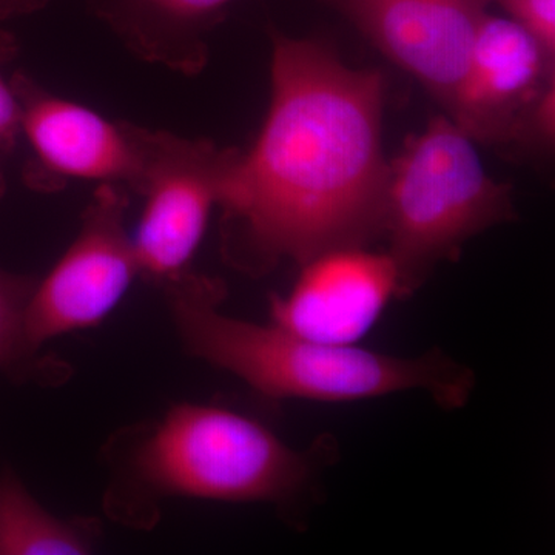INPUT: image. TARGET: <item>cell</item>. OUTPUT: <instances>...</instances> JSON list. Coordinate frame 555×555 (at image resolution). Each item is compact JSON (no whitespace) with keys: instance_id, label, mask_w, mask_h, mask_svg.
<instances>
[{"instance_id":"obj_1","label":"cell","mask_w":555,"mask_h":555,"mask_svg":"<svg viewBox=\"0 0 555 555\" xmlns=\"http://www.w3.org/2000/svg\"><path fill=\"white\" fill-rule=\"evenodd\" d=\"M383 102L382 73L347 67L313 40L273 35L268 118L248 152L238 150L219 203L233 266H305L383 236Z\"/></svg>"},{"instance_id":"obj_2","label":"cell","mask_w":555,"mask_h":555,"mask_svg":"<svg viewBox=\"0 0 555 555\" xmlns=\"http://www.w3.org/2000/svg\"><path fill=\"white\" fill-rule=\"evenodd\" d=\"M166 288L171 318L190 356L235 375L264 397L339 403L423 390L441 408L459 409L476 386L469 369L437 350L393 357L225 315L224 287L210 278L189 272Z\"/></svg>"},{"instance_id":"obj_3","label":"cell","mask_w":555,"mask_h":555,"mask_svg":"<svg viewBox=\"0 0 555 555\" xmlns=\"http://www.w3.org/2000/svg\"><path fill=\"white\" fill-rule=\"evenodd\" d=\"M112 485L113 514L138 521L170 496L286 503L315 476V459L257 420L210 404L182 403L142 430Z\"/></svg>"},{"instance_id":"obj_4","label":"cell","mask_w":555,"mask_h":555,"mask_svg":"<svg viewBox=\"0 0 555 555\" xmlns=\"http://www.w3.org/2000/svg\"><path fill=\"white\" fill-rule=\"evenodd\" d=\"M474 142L454 120L437 116L389 164L383 236L398 297L414 294L478 233L516 217L509 185L489 177Z\"/></svg>"},{"instance_id":"obj_5","label":"cell","mask_w":555,"mask_h":555,"mask_svg":"<svg viewBox=\"0 0 555 555\" xmlns=\"http://www.w3.org/2000/svg\"><path fill=\"white\" fill-rule=\"evenodd\" d=\"M236 155L206 139L141 129V167L131 188L144 198L131 233L139 275L164 286L188 275Z\"/></svg>"},{"instance_id":"obj_6","label":"cell","mask_w":555,"mask_h":555,"mask_svg":"<svg viewBox=\"0 0 555 555\" xmlns=\"http://www.w3.org/2000/svg\"><path fill=\"white\" fill-rule=\"evenodd\" d=\"M126 189L101 184L83 211L78 235L33 288L24 331L36 356L50 339L98 326L139 275L126 225Z\"/></svg>"},{"instance_id":"obj_7","label":"cell","mask_w":555,"mask_h":555,"mask_svg":"<svg viewBox=\"0 0 555 555\" xmlns=\"http://www.w3.org/2000/svg\"><path fill=\"white\" fill-rule=\"evenodd\" d=\"M554 56L520 25L486 14L449 115L473 141L554 137Z\"/></svg>"},{"instance_id":"obj_8","label":"cell","mask_w":555,"mask_h":555,"mask_svg":"<svg viewBox=\"0 0 555 555\" xmlns=\"http://www.w3.org/2000/svg\"><path fill=\"white\" fill-rule=\"evenodd\" d=\"M11 83L21 104V131L35 152L31 184L54 189V182L78 179L133 188L141 167V127L113 122L22 73Z\"/></svg>"},{"instance_id":"obj_9","label":"cell","mask_w":555,"mask_h":555,"mask_svg":"<svg viewBox=\"0 0 555 555\" xmlns=\"http://www.w3.org/2000/svg\"><path fill=\"white\" fill-rule=\"evenodd\" d=\"M444 108L462 82L470 49L494 0H326Z\"/></svg>"},{"instance_id":"obj_10","label":"cell","mask_w":555,"mask_h":555,"mask_svg":"<svg viewBox=\"0 0 555 555\" xmlns=\"http://www.w3.org/2000/svg\"><path fill=\"white\" fill-rule=\"evenodd\" d=\"M301 268L287 295L270 298V323L313 341L356 345L398 297L392 259L366 247L327 251Z\"/></svg>"},{"instance_id":"obj_11","label":"cell","mask_w":555,"mask_h":555,"mask_svg":"<svg viewBox=\"0 0 555 555\" xmlns=\"http://www.w3.org/2000/svg\"><path fill=\"white\" fill-rule=\"evenodd\" d=\"M101 13L149 60L188 69L203 64L201 33L233 0H100Z\"/></svg>"},{"instance_id":"obj_12","label":"cell","mask_w":555,"mask_h":555,"mask_svg":"<svg viewBox=\"0 0 555 555\" xmlns=\"http://www.w3.org/2000/svg\"><path fill=\"white\" fill-rule=\"evenodd\" d=\"M100 537L98 525L56 517L11 470L0 476V555H82Z\"/></svg>"},{"instance_id":"obj_13","label":"cell","mask_w":555,"mask_h":555,"mask_svg":"<svg viewBox=\"0 0 555 555\" xmlns=\"http://www.w3.org/2000/svg\"><path fill=\"white\" fill-rule=\"evenodd\" d=\"M38 280L0 269V372L13 377H56L25 341V312ZM61 377V375H57Z\"/></svg>"},{"instance_id":"obj_14","label":"cell","mask_w":555,"mask_h":555,"mask_svg":"<svg viewBox=\"0 0 555 555\" xmlns=\"http://www.w3.org/2000/svg\"><path fill=\"white\" fill-rule=\"evenodd\" d=\"M547 51L555 56V0H494Z\"/></svg>"},{"instance_id":"obj_15","label":"cell","mask_w":555,"mask_h":555,"mask_svg":"<svg viewBox=\"0 0 555 555\" xmlns=\"http://www.w3.org/2000/svg\"><path fill=\"white\" fill-rule=\"evenodd\" d=\"M16 53V42L0 31V156L16 144L21 131V104L11 80L3 76V65Z\"/></svg>"},{"instance_id":"obj_16","label":"cell","mask_w":555,"mask_h":555,"mask_svg":"<svg viewBox=\"0 0 555 555\" xmlns=\"http://www.w3.org/2000/svg\"><path fill=\"white\" fill-rule=\"evenodd\" d=\"M46 2L47 0H0V20L31 13Z\"/></svg>"},{"instance_id":"obj_17","label":"cell","mask_w":555,"mask_h":555,"mask_svg":"<svg viewBox=\"0 0 555 555\" xmlns=\"http://www.w3.org/2000/svg\"><path fill=\"white\" fill-rule=\"evenodd\" d=\"M7 190V182L5 177H3V171L0 169V199L3 198V195H5Z\"/></svg>"}]
</instances>
